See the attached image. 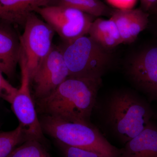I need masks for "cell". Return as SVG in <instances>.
Returning a JSON list of instances; mask_svg holds the SVG:
<instances>
[{"label": "cell", "instance_id": "1", "mask_svg": "<svg viewBox=\"0 0 157 157\" xmlns=\"http://www.w3.org/2000/svg\"><path fill=\"white\" fill-rule=\"evenodd\" d=\"M94 112L102 131L124 145L140 134L155 115L149 101L129 89L98 97Z\"/></svg>", "mask_w": 157, "mask_h": 157}, {"label": "cell", "instance_id": "18", "mask_svg": "<svg viewBox=\"0 0 157 157\" xmlns=\"http://www.w3.org/2000/svg\"><path fill=\"white\" fill-rule=\"evenodd\" d=\"M56 141L63 157H102L94 152L68 146Z\"/></svg>", "mask_w": 157, "mask_h": 157}, {"label": "cell", "instance_id": "3", "mask_svg": "<svg viewBox=\"0 0 157 157\" xmlns=\"http://www.w3.org/2000/svg\"><path fill=\"white\" fill-rule=\"evenodd\" d=\"M44 133L73 147L90 151L102 157H117L120 148L111 144L94 125L70 122L45 114L39 118Z\"/></svg>", "mask_w": 157, "mask_h": 157}, {"label": "cell", "instance_id": "9", "mask_svg": "<svg viewBox=\"0 0 157 157\" xmlns=\"http://www.w3.org/2000/svg\"><path fill=\"white\" fill-rule=\"evenodd\" d=\"M69 76L61 48L53 45L30 79L36 100L49 95Z\"/></svg>", "mask_w": 157, "mask_h": 157}, {"label": "cell", "instance_id": "14", "mask_svg": "<svg viewBox=\"0 0 157 157\" xmlns=\"http://www.w3.org/2000/svg\"><path fill=\"white\" fill-rule=\"evenodd\" d=\"M89 36L107 50L123 43L117 26L111 18H96L91 25Z\"/></svg>", "mask_w": 157, "mask_h": 157}, {"label": "cell", "instance_id": "11", "mask_svg": "<svg viewBox=\"0 0 157 157\" xmlns=\"http://www.w3.org/2000/svg\"><path fill=\"white\" fill-rule=\"evenodd\" d=\"M149 14L142 9H115L110 18L116 25L123 43L134 42L146 28Z\"/></svg>", "mask_w": 157, "mask_h": 157}, {"label": "cell", "instance_id": "19", "mask_svg": "<svg viewBox=\"0 0 157 157\" xmlns=\"http://www.w3.org/2000/svg\"><path fill=\"white\" fill-rule=\"evenodd\" d=\"M18 89L14 87L6 80L0 69V98L11 104Z\"/></svg>", "mask_w": 157, "mask_h": 157}, {"label": "cell", "instance_id": "4", "mask_svg": "<svg viewBox=\"0 0 157 157\" xmlns=\"http://www.w3.org/2000/svg\"><path fill=\"white\" fill-rule=\"evenodd\" d=\"M69 76L101 78L109 70L111 56L89 36H83L60 47Z\"/></svg>", "mask_w": 157, "mask_h": 157}, {"label": "cell", "instance_id": "22", "mask_svg": "<svg viewBox=\"0 0 157 157\" xmlns=\"http://www.w3.org/2000/svg\"><path fill=\"white\" fill-rule=\"evenodd\" d=\"M156 117H157V113L156 115Z\"/></svg>", "mask_w": 157, "mask_h": 157}, {"label": "cell", "instance_id": "15", "mask_svg": "<svg viewBox=\"0 0 157 157\" xmlns=\"http://www.w3.org/2000/svg\"><path fill=\"white\" fill-rule=\"evenodd\" d=\"M53 5L71 7L96 17H111L114 10L101 0H56Z\"/></svg>", "mask_w": 157, "mask_h": 157}, {"label": "cell", "instance_id": "21", "mask_svg": "<svg viewBox=\"0 0 157 157\" xmlns=\"http://www.w3.org/2000/svg\"><path fill=\"white\" fill-rule=\"evenodd\" d=\"M153 12L154 13H155V14H157V6L156 7L155 9H154V10L153 11Z\"/></svg>", "mask_w": 157, "mask_h": 157}, {"label": "cell", "instance_id": "16", "mask_svg": "<svg viewBox=\"0 0 157 157\" xmlns=\"http://www.w3.org/2000/svg\"><path fill=\"white\" fill-rule=\"evenodd\" d=\"M29 140L21 126L9 132H0V157H8L17 147Z\"/></svg>", "mask_w": 157, "mask_h": 157}, {"label": "cell", "instance_id": "24", "mask_svg": "<svg viewBox=\"0 0 157 157\" xmlns=\"http://www.w3.org/2000/svg\"></svg>", "mask_w": 157, "mask_h": 157}, {"label": "cell", "instance_id": "10", "mask_svg": "<svg viewBox=\"0 0 157 157\" xmlns=\"http://www.w3.org/2000/svg\"><path fill=\"white\" fill-rule=\"evenodd\" d=\"M21 50L20 36L13 25L0 21V69L9 79L15 76Z\"/></svg>", "mask_w": 157, "mask_h": 157}, {"label": "cell", "instance_id": "5", "mask_svg": "<svg viewBox=\"0 0 157 157\" xmlns=\"http://www.w3.org/2000/svg\"><path fill=\"white\" fill-rule=\"evenodd\" d=\"M38 13L66 43L88 35L96 17L67 6L52 5L37 9Z\"/></svg>", "mask_w": 157, "mask_h": 157}, {"label": "cell", "instance_id": "2", "mask_svg": "<svg viewBox=\"0 0 157 157\" xmlns=\"http://www.w3.org/2000/svg\"><path fill=\"white\" fill-rule=\"evenodd\" d=\"M102 84L101 78L68 76L49 95L36 100L41 114L92 125L91 117Z\"/></svg>", "mask_w": 157, "mask_h": 157}, {"label": "cell", "instance_id": "13", "mask_svg": "<svg viewBox=\"0 0 157 157\" xmlns=\"http://www.w3.org/2000/svg\"><path fill=\"white\" fill-rule=\"evenodd\" d=\"M124 145L117 157H157V125L151 121L140 134Z\"/></svg>", "mask_w": 157, "mask_h": 157}, {"label": "cell", "instance_id": "23", "mask_svg": "<svg viewBox=\"0 0 157 157\" xmlns=\"http://www.w3.org/2000/svg\"></svg>", "mask_w": 157, "mask_h": 157}, {"label": "cell", "instance_id": "20", "mask_svg": "<svg viewBox=\"0 0 157 157\" xmlns=\"http://www.w3.org/2000/svg\"><path fill=\"white\" fill-rule=\"evenodd\" d=\"M110 6L117 9H133L137 0H106Z\"/></svg>", "mask_w": 157, "mask_h": 157}, {"label": "cell", "instance_id": "6", "mask_svg": "<svg viewBox=\"0 0 157 157\" xmlns=\"http://www.w3.org/2000/svg\"><path fill=\"white\" fill-rule=\"evenodd\" d=\"M19 64L21 70V85L11 103L12 110L29 140H38L47 147L46 139L31 96L30 78L23 48Z\"/></svg>", "mask_w": 157, "mask_h": 157}, {"label": "cell", "instance_id": "8", "mask_svg": "<svg viewBox=\"0 0 157 157\" xmlns=\"http://www.w3.org/2000/svg\"><path fill=\"white\" fill-rule=\"evenodd\" d=\"M127 77L147 101H157V46L137 54L125 69Z\"/></svg>", "mask_w": 157, "mask_h": 157}, {"label": "cell", "instance_id": "17", "mask_svg": "<svg viewBox=\"0 0 157 157\" xmlns=\"http://www.w3.org/2000/svg\"><path fill=\"white\" fill-rule=\"evenodd\" d=\"M8 157H51L46 147L39 141L29 140L14 149Z\"/></svg>", "mask_w": 157, "mask_h": 157}, {"label": "cell", "instance_id": "12", "mask_svg": "<svg viewBox=\"0 0 157 157\" xmlns=\"http://www.w3.org/2000/svg\"><path fill=\"white\" fill-rule=\"evenodd\" d=\"M56 0H0V21L24 27L27 18L37 9L52 6Z\"/></svg>", "mask_w": 157, "mask_h": 157}, {"label": "cell", "instance_id": "7", "mask_svg": "<svg viewBox=\"0 0 157 157\" xmlns=\"http://www.w3.org/2000/svg\"><path fill=\"white\" fill-rule=\"evenodd\" d=\"M54 33L50 26L39 18L35 12L31 13L27 18L20 40L26 57L30 79L50 52Z\"/></svg>", "mask_w": 157, "mask_h": 157}]
</instances>
